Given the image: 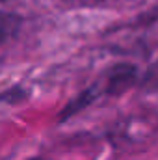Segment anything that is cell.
Segmentation results:
<instances>
[{"mask_svg": "<svg viewBox=\"0 0 158 160\" xmlns=\"http://www.w3.org/2000/svg\"><path fill=\"white\" fill-rule=\"evenodd\" d=\"M63 2L69 6H75V8H97V6L104 4L106 0H63Z\"/></svg>", "mask_w": 158, "mask_h": 160, "instance_id": "obj_6", "label": "cell"}, {"mask_svg": "<svg viewBox=\"0 0 158 160\" xmlns=\"http://www.w3.org/2000/svg\"><path fill=\"white\" fill-rule=\"evenodd\" d=\"M28 97V91L26 89H22V88H11V89H6L4 93H2V101L6 102V104H15V102H19V101H22V99H26Z\"/></svg>", "mask_w": 158, "mask_h": 160, "instance_id": "obj_4", "label": "cell"}, {"mask_svg": "<svg viewBox=\"0 0 158 160\" xmlns=\"http://www.w3.org/2000/svg\"><path fill=\"white\" fill-rule=\"evenodd\" d=\"M104 93L106 95H121L128 88H132L138 80V69L130 63H117L104 75Z\"/></svg>", "mask_w": 158, "mask_h": 160, "instance_id": "obj_1", "label": "cell"}, {"mask_svg": "<svg viewBox=\"0 0 158 160\" xmlns=\"http://www.w3.org/2000/svg\"><path fill=\"white\" fill-rule=\"evenodd\" d=\"M4 2H7V0H4Z\"/></svg>", "mask_w": 158, "mask_h": 160, "instance_id": "obj_8", "label": "cell"}, {"mask_svg": "<svg viewBox=\"0 0 158 160\" xmlns=\"http://www.w3.org/2000/svg\"><path fill=\"white\" fill-rule=\"evenodd\" d=\"M102 95H106V93H104V86H102V82H95V84H91L89 88H86L84 91H80L75 99H71V101L63 106V110H62L60 116H58V121H60V123H65L67 119L78 116L82 110H86L89 104H93V102H95L99 97H102Z\"/></svg>", "mask_w": 158, "mask_h": 160, "instance_id": "obj_2", "label": "cell"}, {"mask_svg": "<svg viewBox=\"0 0 158 160\" xmlns=\"http://www.w3.org/2000/svg\"><path fill=\"white\" fill-rule=\"evenodd\" d=\"M21 24H22V19H21L19 15H15V13H7V11H4V13H2L0 34H2V43H4V45L11 39L17 32H19Z\"/></svg>", "mask_w": 158, "mask_h": 160, "instance_id": "obj_3", "label": "cell"}, {"mask_svg": "<svg viewBox=\"0 0 158 160\" xmlns=\"http://www.w3.org/2000/svg\"><path fill=\"white\" fill-rule=\"evenodd\" d=\"M141 86L145 88V89H158V60L149 67V71L145 73V77L141 80Z\"/></svg>", "mask_w": 158, "mask_h": 160, "instance_id": "obj_5", "label": "cell"}, {"mask_svg": "<svg viewBox=\"0 0 158 160\" xmlns=\"http://www.w3.org/2000/svg\"><path fill=\"white\" fill-rule=\"evenodd\" d=\"M28 160H47V158H43V157H34V158H28Z\"/></svg>", "mask_w": 158, "mask_h": 160, "instance_id": "obj_7", "label": "cell"}]
</instances>
